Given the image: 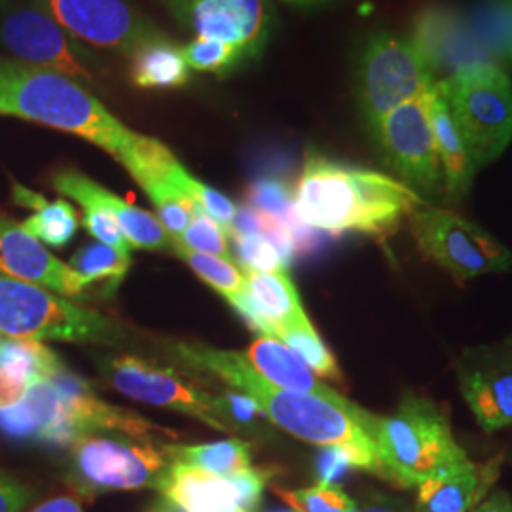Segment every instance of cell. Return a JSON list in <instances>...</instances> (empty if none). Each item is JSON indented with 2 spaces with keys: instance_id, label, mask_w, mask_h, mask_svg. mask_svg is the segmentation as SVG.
<instances>
[{
  "instance_id": "30bf717a",
  "label": "cell",
  "mask_w": 512,
  "mask_h": 512,
  "mask_svg": "<svg viewBox=\"0 0 512 512\" xmlns=\"http://www.w3.org/2000/svg\"><path fill=\"white\" fill-rule=\"evenodd\" d=\"M427 93L389 112L372 137L401 183L420 196L435 198L444 190V181L429 120Z\"/></svg>"
},
{
  "instance_id": "603a6c76",
  "label": "cell",
  "mask_w": 512,
  "mask_h": 512,
  "mask_svg": "<svg viewBox=\"0 0 512 512\" xmlns=\"http://www.w3.org/2000/svg\"><path fill=\"white\" fill-rule=\"evenodd\" d=\"M61 368L54 351L37 340L0 342V412L18 406L33 385Z\"/></svg>"
},
{
  "instance_id": "f546056e",
  "label": "cell",
  "mask_w": 512,
  "mask_h": 512,
  "mask_svg": "<svg viewBox=\"0 0 512 512\" xmlns=\"http://www.w3.org/2000/svg\"><path fill=\"white\" fill-rule=\"evenodd\" d=\"M171 251L184 260L209 287L222 294L226 300L245 291V274L232 260L205 255L184 247L171 239Z\"/></svg>"
},
{
  "instance_id": "7c38bea8",
  "label": "cell",
  "mask_w": 512,
  "mask_h": 512,
  "mask_svg": "<svg viewBox=\"0 0 512 512\" xmlns=\"http://www.w3.org/2000/svg\"><path fill=\"white\" fill-rule=\"evenodd\" d=\"M173 18L196 38H211L239 48L249 59L264 54L274 33V8L268 0H164Z\"/></svg>"
},
{
  "instance_id": "ab89813d",
  "label": "cell",
  "mask_w": 512,
  "mask_h": 512,
  "mask_svg": "<svg viewBox=\"0 0 512 512\" xmlns=\"http://www.w3.org/2000/svg\"><path fill=\"white\" fill-rule=\"evenodd\" d=\"M29 501V492L10 476L0 475V512H19Z\"/></svg>"
},
{
  "instance_id": "b9f144b4",
  "label": "cell",
  "mask_w": 512,
  "mask_h": 512,
  "mask_svg": "<svg viewBox=\"0 0 512 512\" xmlns=\"http://www.w3.org/2000/svg\"><path fill=\"white\" fill-rule=\"evenodd\" d=\"M471 512H512V497L505 490H494Z\"/></svg>"
},
{
  "instance_id": "44dd1931",
  "label": "cell",
  "mask_w": 512,
  "mask_h": 512,
  "mask_svg": "<svg viewBox=\"0 0 512 512\" xmlns=\"http://www.w3.org/2000/svg\"><path fill=\"white\" fill-rule=\"evenodd\" d=\"M156 490L186 512H245L226 476L213 475L194 465L171 461Z\"/></svg>"
},
{
  "instance_id": "5bb4252c",
  "label": "cell",
  "mask_w": 512,
  "mask_h": 512,
  "mask_svg": "<svg viewBox=\"0 0 512 512\" xmlns=\"http://www.w3.org/2000/svg\"><path fill=\"white\" fill-rule=\"evenodd\" d=\"M107 372L110 384L133 401L183 412L222 433L234 431L220 418L217 395L186 382L169 368L124 355L110 361Z\"/></svg>"
},
{
  "instance_id": "7a4b0ae2",
  "label": "cell",
  "mask_w": 512,
  "mask_h": 512,
  "mask_svg": "<svg viewBox=\"0 0 512 512\" xmlns=\"http://www.w3.org/2000/svg\"><path fill=\"white\" fill-rule=\"evenodd\" d=\"M423 205L420 194L401 181L317 152L306 156L294 186L296 217L329 236L357 232L384 238Z\"/></svg>"
},
{
  "instance_id": "bcb514c9",
  "label": "cell",
  "mask_w": 512,
  "mask_h": 512,
  "mask_svg": "<svg viewBox=\"0 0 512 512\" xmlns=\"http://www.w3.org/2000/svg\"><path fill=\"white\" fill-rule=\"evenodd\" d=\"M505 342H507V344H511V346H512V332H511V336H509V338H507V340H505Z\"/></svg>"
},
{
  "instance_id": "f35d334b",
  "label": "cell",
  "mask_w": 512,
  "mask_h": 512,
  "mask_svg": "<svg viewBox=\"0 0 512 512\" xmlns=\"http://www.w3.org/2000/svg\"><path fill=\"white\" fill-rule=\"evenodd\" d=\"M217 406H219L220 418L232 429L236 425L251 427L260 418H266L264 412L258 408V404L245 395H236V393H226L222 397L217 395Z\"/></svg>"
},
{
  "instance_id": "d6986e66",
  "label": "cell",
  "mask_w": 512,
  "mask_h": 512,
  "mask_svg": "<svg viewBox=\"0 0 512 512\" xmlns=\"http://www.w3.org/2000/svg\"><path fill=\"white\" fill-rule=\"evenodd\" d=\"M412 40L425 55L433 74L450 76L473 65L492 63L469 35L463 14L452 8L433 6L423 10L416 19Z\"/></svg>"
},
{
  "instance_id": "e0dca14e",
  "label": "cell",
  "mask_w": 512,
  "mask_h": 512,
  "mask_svg": "<svg viewBox=\"0 0 512 512\" xmlns=\"http://www.w3.org/2000/svg\"><path fill=\"white\" fill-rule=\"evenodd\" d=\"M54 188L65 198L80 203L84 209H101L118 222L129 245L145 251H167L171 249V236L164 224L145 209L122 200L105 186L95 183L80 171L63 169L54 175Z\"/></svg>"
},
{
  "instance_id": "ac0fdd59",
  "label": "cell",
  "mask_w": 512,
  "mask_h": 512,
  "mask_svg": "<svg viewBox=\"0 0 512 512\" xmlns=\"http://www.w3.org/2000/svg\"><path fill=\"white\" fill-rule=\"evenodd\" d=\"M245 274V291L230 298L234 310L262 336L277 338L289 327L311 323L302 308V300L287 272H251Z\"/></svg>"
},
{
  "instance_id": "9c48e42d",
  "label": "cell",
  "mask_w": 512,
  "mask_h": 512,
  "mask_svg": "<svg viewBox=\"0 0 512 512\" xmlns=\"http://www.w3.org/2000/svg\"><path fill=\"white\" fill-rule=\"evenodd\" d=\"M73 463L74 473L88 490H156L171 458L165 444L90 433L73 442Z\"/></svg>"
},
{
  "instance_id": "484cf974",
  "label": "cell",
  "mask_w": 512,
  "mask_h": 512,
  "mask_svg": "<svg viewBox=\"0 0 512 512\" xmlns=\"http://www.w3.org/2000/svg\"><path fill=\"white\" fill-rule=\"evenodd\" d=\"M463 23L492 63H512V0H476Z\"/></svg>"
},
{
  "instance_id": "7bdbcfd3",
  "label": "cell",
  "mask_w": 512,
  "mask_h": 512,
  "mask_svg": "<svg viewBox=\"0 0 512 512\" xmlns=\"http://www.w3.org/2000/svg\"><path fill=\"white\" fill-rule=\"evenodd\" d=\"M31 512H82V505L74 495H59L54 499L44 501Z\"/></svg>"
},
{
  "instance_id": "8d00e7d4",
  "label": "cell",
  "mask_w": 512,
  "mask_h": 512,
  "mask_svg": "<svg viewBox=\"0 0 512 512\" xmlns=\"http://www.w3.org/2000/svg\"><path fill=\"white\" fill-rule=\"evenodd\" d=\"M272 476L274 471L270 467H249L236 475L226 476L236 492L239 509L245 512L253 511L260 503L262 492Z\"/></svg>"
},
{
  "instance_id": "cb8c5ba5",
  "label": "cell",
  "mask_w": 512,
  "mask_h": 512,
  "mask_svg": "<svg viewBox=\"0 0 512 512\" xmlns=\"http://www.w3.org/2000/svg\"><path fill=\"white\" fill-rule=\"evenodd\" d=\"M245 359L262 378H266L270 384L277 387L298 393H310L330 401H346V397L336 393L329 385L323 384L310 366L277 338H256L247 349Z\"/></svg>"
},
{
  "instance_id": "c3c4849f",
  "label": "cell",
  "mask_w": 512,
  "mask_h": 512,
  "mask_svg": "<svg viewBox=\"0 0 512 512\" xmlns=\"http://www.w3.org/2000/svg\"><path fill=\"white\" fill-rule=\"evenodd\" d=\"M2 4H4V0H0V6H2Z\"/></svg>"
},
{
  "instance_id": "83f0119b",
  "label": "cell",
  "mask_w": 512,
  "mask_h": 512,
  "mask_svg": "<svg viewBox=\"0 0 512 512\" xmlns=\"http://www.w3.org/2000/svg\"><path fill=\"white\" fill-rule=\"evenodd\" d=\"M165 450L171 461L194 465L213 475L232 476L253 467L249 444L238 439L219 440L200 446L165 444Z\"/></svg>"
},
{
  "instance_id": "e575fe53",
  "label": "cell",
  "mask_w": 512,
  "mask_h": 512,
  "mask_svg": "<svg viewBox=\"0 0 512 512\" xmlns=\"http://www.w3.org/2000/svg\"><path fill=\"white\" fill-rule=\"evenodd\" d=\"M241 270L251 272H287V262L274 243L262 234H243L230 238Z\"/></svg>"
},
{
  "instance_id": "d4e9b609",
  "label": "cell",
  "mask_w": 512,
  "mask_h": 512,
  "mask_svg": "<svg viewBox=\"0 0 512 512\" xmlns=\"http://www.w3.org/2000/svg\"><path fill=\"white\" fill-rule=\"evenodd\" d=\"M129 55L131 82L141 90H181L192 80L183 48L160 33L145 40Z\"/></svg>"
},
{
  "instance_id": "5b68a950",
  "label": "cell",
  "mask_w": 512,
  "mask_h": 512,
  "mask_svg": "<svg viewBox=\"0 0 512 512\" xmlns=\"http://www.w3.org/2000/svg\"><path fill=\"white\" fill-rule=\"evenodd\" d=\"M440 93L476 169L494 164L512 143V82L494 63L440 78Z\"/></svg>"
},
{
  "instance_id": "4316f807",
  "label": "cell",
  "mask_w": 512,
  "mask_h": 512,
  "mask_svg": "<svg viewBox=\"0 0 512 512\" xmlns=\"http://www.w3.org/2000/svg\"><path fill=\"white\" fill-rule=\"evenodd\" d=\"M14 202L33 211V215L21 222V226L40 243L50 247H63L73 239L78 230L76 209L65 200L48 202L37 192L14 184Z\"/></svg>"
},
{
  "instance_id": "d590c367",
  "label": "cell",
  "mask_w": 512,
  "mask_h": 512,
  "mask_svg": "<svg viewBox=\"0 0 512 512\" xmlns=\"http://www.w3.org/2000/svg\"><path fill=\"white\" fill-rule=\"evenodd\" d=\"M247 205L285 219L294 211V190L279 177H260L247 188Z\"/></svg>"
},
{
  "instance_id": "f1b7e54d",
  "label": "cell",
  "mask_w": 512,
  "mask_h": 512,
  "mask_svg": "<svg viewBox=\"0 0 512 512\" xmlns=\"http://www.w3.org/2000/svg\"><path fill=\"white\" fill-rule=\"evenodd\" d=\"M69 266L84 279L88 287L93 283H105L107 291L114 293L120 281L128 274L131 255L97 241L82 247L71 258Z\"/></svg>"
},
{
  "instance_id": "f6af8a7d",
  "label": "cell",
  "mask_w": 512,
  "mask_h": 512,
  "mask_svg": "<svg viewBox=\"0 0 512 512\" xmlns=\"http://www.w3.org/2000/svg\"><path fill=\"white\" fill-rule=\"evenodd\" d=\"M150 512H186L184 509H181L177 503H173V501H169V499H162V501H158L156 505H154V509Z\"/></svg>"
},
{
  "instance_id": "6da1fadb",
  "label": "cell",
  "mask_w": 512,
  "mask_h": 512,
  "mask_svg": "<svg viewBox=\"0 0 512 512\" xmlns=\"http://www.w3.org/2000/svg\"><path fill=\"white\" fill-rule=\"evenodd\" d=\"M177 357L184 365L205 370L241 391L258 404L264 416L296 439L323 448H340L355 469L376 473V448L372 440L374 414L351 401H330L310 393L289 391L270 384L245 355L236 351L179 344Z\"/></svg>"
},
{
  "instance_id": "ee69618b",
  "label": "cell",
  "mask_w": 512,
  "mask_h": 512,
  "mask_svg": "<svg viewBox=\"0 0 512 512\" xmlns=\"http://www.w3.org/2000/svg\"><path fill=\"white\" fill-rule=\"evenodd\" d=\"M281 2L294 6V8H325L336 0H281Z\"/></svg>"
},
{
  "instance_id": "3957f363",
  "label": "cell",
  "mask_w": 512,
  "mask_h": 512,
  "mask_svg": "<svg viewBox=\"0 0 512 512\" xmlns=\"http://www.w3.org/2000/svg\"><path fill=\"white\" fill-rule=\"evenodd\" d=\"M0 116H14L86 139L124 167L141 139L84 84L12 59H0Z\"/></svg>"
},
{
  "instance_id": "d6a6232c",
  "label": "cell",
  "mask_w": 512,
  "mask_h": 512,
  "mask_svg": "<svg viewBox=\"0 0 512 512\" xmlns=\"http://www.w3.org/2000/svg\"><path fill=\"white\" fill-rule=\"evenodd\" d=\"M275 494L296 512H355L357 509V501L334 482L321 480L315 486L300 490L275 488Z\"/></svg>"
},
{
  "instance_id": "52a82bcc",
  "label": "cell",
  "mask_w": 512,
  "mask_h": 512,
  "mask_svg": "<svg viewBox=\"0 0 512 512\" xmlns=\"http://www.w3.org/2000/svg\"><path fill=\"white\" fill-rule=\"evenodd\" d=\"M437 82L425 55L412 38L380 33L359 55L355 73L357 105L374 133L389 112L418 99Z\"/></svg>"
},
{
  "instance_id": "60d3db41",
  "label": "cell",
  "mask_w": 512,
  "mask_h": 512,
  "mask_svg": "<svg viewBox=\"0 0 512 512\" xmlns=\"http://www.w3.org/2000/svg\"><path fill=\"white\" fill-rule=\"evenodd\" d=\"M355 512H414L403 499L387 494L366 495L363 501L357 503Z\"/></svg>"
},
{
  "instance_id": "7402d4cb",
  "label": "cell",
  "mask_w": 512,
  "mask_h": 512,
  "mask_svg": "<svg viewBox=\"0 0 512 512\" xmlns=\"http://www.w3.org/2000/svg\"><path fill=\"white\" fill-rule=\"evenodd\" d=\"M497 461L476 465L471 459L418 486L414 512H471L497 476Z\"/></svg>"
},
{
  "instance_id": "4dcf8cb0",
  "label": "cell",
  "mask_w": 512,
  "mask_h": 512,
  "mask_svg": "<svg viewBox=\"0 0 512 512\" xmlns=\"http://www.w3.org/2000/svg\"><path fill=\"white\" fill-rule=\"evenodd\" d=\"M277 340L293 349L317 376L330 382H342L340 366L311 323L283 329L277 334Z\"/></svg>"
},
{
  "instance_id": "8992f818",
  "label": "cell",
  "mask_w": 512,
  "mask_h": 512,
  "mask_svg": "<svg viewBox=\"0 0 512 512\" xmlns=\"http://www.w3.org/2000/svg\"><path fill=\"white\" fill-rule=\"evenodd\" d=\"M0 334L10 340L76 344H112L118 338L110 319L99 311L8 275H0Z\"/></svg>"
},
{
  "instance_id": "74e56055",
  "label": "cell",
  "mask_w": 512,
  "mask_h": 512,
  "mask_svg": "<svg viewBox=\"0 0 512 512\" xmlns=\"http://www.w3.org/2000/svg\"><path fill=\"white\" fill-rule=\"evenodd\" d=\"M84 226L92 234L93 238L109 247H114L126 255H131V245L128 238L124 236L118 222L110 217L109 213L101 209H86L84 215Z\"/></svg>"
},
{
  "instance_id": "ffe728a7",
  "label": "cell",
  "mask_w": 512,
  "mask_h": 512,
  "mask_svg": "<svg viewBox=\"0 0 512 512\" xmlns=\"http://www.w3.org/2000/svg\"><path fill=\"white\" fill-rule=\"evenodd\" d=\"M429 101V120L437 145L442 181H444V194L448 202L459 203L471 190L475 181L476 167L469 148L461 139L456 122L450 114V109L440 93L439 82L431 86L427 93Z\"/></svg>"
},
{
  "instance_id": "7dc6e473",
  "label": "cell",
  "mask_w": 512,
  "mask_h": 512,
  "mask_svg": "<svg viewBox=\"0 0 512 512\" xmlns=\"http://www.w3.org/2000/svg\"><path fill=\"white\" fill-rule=\"evenodd\" d=\"M272 512H296V511H293V509H291V511H272Z\"/></svg>"
},
{
  "instance_id": "8fae6325",
  "label": "cell",
  "mask_w": 512,
  "mask_h": 512,
  "mask_svg": "<svg viewBox=\"0 0 512 512\" xmlns=\"http://www.w3.org/2000/svg\"><path fill=\"white\" fill-rule=\"evenodd\" d=\"M0 46L23 63L65 74L80 84L95 82V57L38 8L6 12L0 18Z\"/></svg>"
},
{
  "instance_id": "2e32d148",
  "label": "cell",
  "mask_w": 512,
  "mask_h": 512,
  "mask_svg": "<svg viewBox=\"0 0 512 512\" xmlns=\"http://www.w3.org/2000/svg\"><path fill=\"white\" fill-rule=\"evenodd\" d=\"M0 275L44 287L63 296H80L88 289L69 264L55 258L21 224L0 215Z\"/></svg>"
},
{
  "instance_id": "1f68e13d",
  "label": "cell",
  "mask_w": 512,
  "mask_h": 512,
  "mask_svg": "<svg viewBox=\"0 0 512 512\" xmlns=\"http://www.w3.org/2000/svg\"><path fill=\"white\" fill-rule=\"evenodd\" d=\"M183 55L190 71L217 76L234 73L241 63L247 61L236 46L211 38H194L184 46Z\"/></svg>"
},
{
  "instance_id": "ba28073f",
  "label": "cell",
  "mask_w": 512,
  "mask_h": 512,
  "mask_svg": "<svg viewBox=\"0 0 512 512\" xmlns=\"http://www.w3.org/2000/svg\"><path fill=\"white\" fill-rule=\"evenodd\" d=\"M406 220L421 256L459 283L512 270V253L499 239L450 209L423 205Z\"/></svg>"
},
{
  "instance_id": "836d02e7",
  "label": "cell",
  "mask_w": 512,
  "mask_h": 512,
  "mask_svg": "<svg viewBox=\"0 0 512 512\" xmlns=\"http://www.w3.org/2000/svg\"><path fill=\"white\" fill-rule=\"evenodd\" d=\"M171 239L192 251H198V253L220 256L226 260L234 258L230 251V238H228L226 230L209 215H205L200 207H196L192 220L186 226L183 234L179 238Z\"/></svg>"
},
{
  "instance_id": "277c9868",
  "label": "cell",
  "mask_w": 512,
  "mask_h": 512,
  "mask_svg": "<svg viewBox=\"0 0 512 512\" xmlns=\"http://www.w3.org/2000/svg\"><path fill=\"white\" fill-rule=\"evenodd\" d=\"M372 440L374 475L406 490L469 461L439 404L414 393L404 395L391 416L374 418Z\"/></svg>"
},
{
  "instance_id": "4fadbf2b",
  "label": "cell",
  "mask_w": 512,
  "mask_h": 512,
  "mask_svg": "<svg viewBox=\"0 0 512 512\" xmlns=\"http://www.w3.org/2000/svg\"><path fill=\"white\" fill-rule=\"evenodd\" d=\"M76 40L95 48L131 54L145 40L156 37V27L135 12L126 0H33Z\"/></svg>"
},
{
  "instance_id": "9a60e30c",
  "label": "cell",
  "mask_w": 512,
  "mask_h": 512,
  "mask_svg": "<svg viewBox=\"0 0 512 512\" xmlns=\"http://www.w3.org/2000/svg\"><path fill=\"white\" fill-rule=\"evenodd\" d=\"M459 391L486 433L512 425V346L467 349L456 363Z\"/></svg>"
}]
</instances>
